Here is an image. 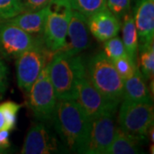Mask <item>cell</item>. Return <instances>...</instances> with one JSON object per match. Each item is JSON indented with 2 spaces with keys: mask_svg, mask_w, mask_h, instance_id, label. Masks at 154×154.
Returning a JSON list of instances; mask_svg holds the SVG:
<instances>
[{
  "mask_svg": "<svg viewBox=\"0 0 154 154\" xmlns=\"http://www.w3.org/2000/svg\"><path fill=\"white\" fill-rule=\"evenodd\" d=\"M51 120L63 145L80 153L87 140L91 121L76 101L57 99Z\"/></svg>",
  "mask_w": 154,
  "mask_h": 154,
  "instance_id": "1",
  "label": "cell"
},
{
  "mask_svg": "<svg viewBox=\"0 0 154 154\" xmlns=\"http://www.w3.org/2000/svg\"><path fill=\"white\" fill-rule=\"evenodd\" d=\"M48 69L57 99H75L77 86L86 76L82 57L62 50L57 51L48 62Z\"/></svg>",
  "mask_w": 154,
  "mask_h": 154,
  "instance_id": "2",
  "label": "cell"
},
{
  "mask_svg": "<svg viewBox=\"0 0 154 154\" xmlns=\"http://www.w3.org/2000/svg\"><path fill=\"white\" fill-rule=\"evenodd\" d=\"M86 75L91 83L107 98L116 102L122 100L123 80L104 52H99L88 61Z\"/></svg>",
  "mask_w": 154,
  "mask_h": 154,
  "instance_id": "3",
  "label": "cell"
},
{
  "mask_svg": "<svg viewBox=\"0 0 154 154\" xmlns=\"http://www.w3.org/2000/svg\"><path fill=\"white\" fill-rule=\"evenodd\" d=\"M71 10L69 0H52L47 6L42 41L51 53L59 51L66 44Z\"/></svg>",
  "mask_w": 154,
  "mask_h": 154,
  "instance_id": "4",
  "label": "cell"
},
{
  "mask_svg": "<svg viewBox=\"0 0 154 154\" xmlns=\"http://www.w3.org/2000/svg\"><path fill=\"white\" fill-rule=\"evenodd\" d=\"M118 113L119 128L133 137L147 141L149 129L153 126V105L148 102L122 100Z\"/></svg>",
  "mask_w": 154,
  "mask_h": 154,
  "instance_id": "5",
  "label": "cell"
},
{
  "mask_svg": "<svg viewBox=\"0 0 154 154\" xmlns=\"http://www.w3.org/2000/svg\"><path fill=\"white\" fill-rule=\"evenodd\" d=\"M28 105L33 116L41 122L51 120L57 101L51 82L48 63L27 93Z\"/></svg>",
  "mask_w": 154,
  "mask_h": 154,
  "instance_id": "6",
  "label": "cell"
},
{
  "mask_svg": "<svg viewBox=\"0 0 154 154\" xmlns=\"http://www.w3.org/2000/svg\"><path fill=\"white\" fill-rule=\"evenodd\" d=\"M49 54L51 52L45 47L43 41L40 40L16 58L17 83L22 91L28 93L47 64Z\"/></svg>",
  "mask_w": 154,
  "mask_h": 154,
  "instance_id": "7",
  "label": "cell"
},
{
  "mask_svg": "<svg viewBox=\"0 0 154 154\" xmlns=\"http://www.w3.org/2000/svg\"><path fill=\"white\" fill-rule=\"evenodd\" d=\"M75 100L82 107L90 121L100 116L116 113L119 102L107 98L89 81L87 75L77 86Z\"/></svg>",
  "mask_w": 154,
  "mask_h": 154,
  "instance_id": "8",
  "label": "cell"
},
{
  "mask_svg": "<svg viewBox=\"0 0 154 154\" xmlns=\"http://www.w3.org/2000/svg\"><path fill=\"white\" fill-rule=\"evenodd\" d=\"M115 113L105 114L91 121L87 140L80 153L105 154L115 135Z\"/></svg>",
  "mask_w": 154,
  "mask_h": 154,
  "instance_id": "9",
  "label": "cell"
},
{
  "mask_svg": "<svg viewBox=\"0 0 154 154\" xmlns=\"http://www.w3.org/2000/svg\"><path fill=\"white\" fill-rule=\"evenodd\" d=\"M40 40L9 20L0 21V53L5 58H17Z\"/></svg>",
  "mask_w": 154,
  "mask_h": 154,
  "instance_id": "10",
  "label": "cell"
},
{
  "mask_svg": "<svg viewBox=\"0 0 154 154\" xmlns=\"http://www.w3.org/2000/svg\"><path fill=\"white\" fill-rule=\"evenodd\" d=\"M58 140L44 122L35 123L26 135L21 152L22 154H50L58 151Z\"/></svg>",
  "mask_w": 154,
  "mask_h": 154,
  "instance_id": "11",
  "label": "cell"
},
{
  "mask_svg": "<svg viewBox=\"0 0 154 154\" xmlns=\"http://www.w3.org/2000/svg\"><path fill=\"white\" fill-rule=\"evenodd\" d=\"M89 45L90 36L88 17L72 9L68 27L66 44L61 50L73 55H77L84 50L88 49Z\"/></svg>",
  "mask_w": 154,
  "mask_h": 154,
  "instance_id": "12",
  "label": "cell"
},
{
  "mask_svg": "<svg viewBox=\"0 0 154 154\" xmlns=\"http://www.w3.org/2000/svg\"><path fill=\"white\" fill-rule=\"evenodd\" d=\"M88 23L90 33L102 42L116 36L121 28L120 19L107 8L88 17Z\"/></svg>",
  "mask_w": 154,
  "mask_h": 154,
  "instance_id": "13",
  "label": "cell"
},
{
  "mask_svg": "<svg viewBox=\"0 0 154 154\" xmlns=\"http://www.w3.org/2000/svg\"><path fill=\"white\" fill-rule=\"evenodd\" d=\"M133 17L137 30L139 44L152 41L154 37V0H138Z\"/></svg>",
  "mask_w": 154,
  "mask_h": 154,
  "instance_id": "14",
  "label": "cell"
},
{
  "mask_svg": "<svg viewBox=\"0 0 154 154\" xmlns=\"http://www.w3.org/2000/svg\"><path fill=\"white\" fill-rule=\"evenodd\" d=\"M46 15L47 7L36 11H23L8 20L33 37L42 38Z\"/></svg>",
  "mask_w": 154,
  "mask_h": 154,
  "instance_id": "15",
  "label": "cell"
},
{
  "mask_svg": "<svg viewBox=\"0 0 154 154\" xmlns=\"http://www.w3.org/2000/svg\"><path fill=\"white\" fill-rule=\"evenodd\" d=\"M122 99L132 102L152 103L151 95L145 82V78L139 68L132 76L123 80Z\"/></svg>",
  "mask_w": 154,
  "mask_h": 154,
  "instance_id": "16",
  "label": "cell"
},
{
  "mask_svg": "<svg viewBox=\"0 0 154 154\" xmlns=\"http://www.w3.org/2000/svg\"><path fill=\"white\" fill-rule=\"evenodd\" d=\"M143 143L142 140L128 134L119 127H116L113 140L105 154L140 153Z\"/></svg>",
  "mask_w": 154,
  "mask_h": 154,
  "instance_id": "17",
  "label": "cell"
},
{
  "mask_svg": "<svg viewBox=\"0 0 154 154\" xmlns=\"http://www.w3.org/2000/svg\"><path fill=\"white\" fill-rule=\"evenodd\" d=\"M123 24H122V42L126 49L127 54L136 63L137 60L138 45L139 38L134 17L128 12L123 16Z\"/></svg>",
  "mask_w": 154,
  "mask_h": 154,
  "instance_id": "18",
  "label": "cell"
},
{
  "mask_svg": "<svg viewBox=\"0 0 154 154\" xmlns=\"http://www.w3.org/2000/svg\"><path fill=\"white\" fill-rule=\"evenodd\" d=\"M140 62L137 65L145 79H152L154 72L153 40L145 44H139Z\"/></svg>",
  "mask_w": 154,
  "mask_h": 154,
  "instance_id": "19",
  "label": "cell"
},
{
  "mask_svg": "<svg viewBox=\"0 0 154 154\" xmlns=\"http://www.w3.org/2000/svg\"><path fill=\"white\" fill-rule=\"evenodd\" d=\"M73 10L81 12L88 18L106 8V0H69Z\"/></svg>",
  "mask_w": 154,
  "mask_h": 154,
  "instance_id": "20",
  "label": "cell"
},
{
  "mask_svg": "<svg viewBox=\"0 0 154 154\" xmlns=\"http://www.w3.org/2000/svg\"><path fill=\"white\" fill-rule=\"evenodd\" d=\"M104 53L111 61L128 56L123 42L117 35L105 41Z\"/></svg>",
  "mask_w": 154,
  "mask_h": 154,
  "instance_id": "21",
  "label": "cell"
},
{
  "mask_svg": "<svg viewBox=\"0 0 154 154\" xmlns=\"http://www.w3.org/2000/svg\"><path fill=\"white\" fill-rule=\"evenodd\" d=\"M23 11L22 0H0V21L11 19Z\"/></svg>",
  "mask_w": 154,
  "mask_h": 154,
  "instance_id": "22",
  "label": "cell"
},
{
  "mask_svg": "<svg viewBox=\"0 0 154 154\" xmlns=\"http://www.w3.org/2000/svg\"><path fill=\"white\" fill-rule=\"evenodd\" d=\"M1 109L3 110V113L5 118L7 129L9 131L15 128L17 124V114L19 110L22 108V105L17 104L14 101H5L2 104H0Z\"/></svg>",
  "mask_w": 154,
  "mask_h": 154,
  "instance_id": "23",
  "label": "cell"
},
{
  "mask_svg": "<svg viewBox=\"0 0 154 154\" xmlns=\"http://www.w3.org/2000/svg\"><path fill=\"white\" fill-rule=\"evenodd\" d=\"M112 63L122 80L132 76L138 68L136 63L134 62L128 56L122 57L120 58L112 61Z\"/></svg>",
  "mask_w": 154,
  "mask_h": 154,
  "instance_id": "24",
  "label": "cell"
},
{
  "mask_svg": "<svg viewBox=\"0 0 154 154\" xmlns=\"http://www.w3.org/2000/svg\"><path fill=\"white\" fill-rule=\"evenodd\" d=\"M106 8L119 19L129 12L130 0H106Z\"/></svg>",
  "mask_w": 154,
  "mask_h": 154,
  "instance_id": "25",
  "label": "cell"
},
{
  "mask_svg": "<svg viewBox=\"0 0 154 154\" xmlns=\"http://www.w3.org/2000/svg\"><path fill=\"white\" fill-rule=\"evenodd\" d=\"M52 0H22L24 11H36L49 5Z\"/></svg>",
  "mask_w": 154,
  "mask_h": 154,
  "instance_id": "26",
  "label": "cell"
},
{
  "mask_svg": "<svg viewBox=\"0 0 154 154\" xmlns=\"http://www.w3.org/2000/svg\"><path fill=\"white\" fill-rule=\"evenodd\" d=\"M8 87V68L0 58V99L3 98Z\"/></svg>",
  "mask_w": 154,
  "mask_h": 154,
  "instance_id": "27",
  "label": "cell"
},
{
  "mask_svg": "<svg viewBox=\"0 0 154 154\" xmlns=\"http://www.w3.org/2000/svg\"><path fill=\"white\" fill-rule=\"evenodd\" d=\"M10 146V131L6 129L0 130V150H5Z\"/></svg>",
  "mask_w": 154,
  "mask_h": 154,
  "instance_id": "28",
  "label": "cell"
},
{
  "mask_svg": "<svg viewBox=\"0 0 154 154\" xmlns=\"http://www.w3.org/2000/svg\"><path fill=\"white\" fill-rule=\"evenodd\" d=\"M3 129H7V125H6L5 118V116L3 113V110L1 109V106H0V130H3Z\"/></svg>",
  "mask_w": 154,
  "mask_h": 154,
  "instance_id": "29",
  "label": "cell"
}]
</instances>
